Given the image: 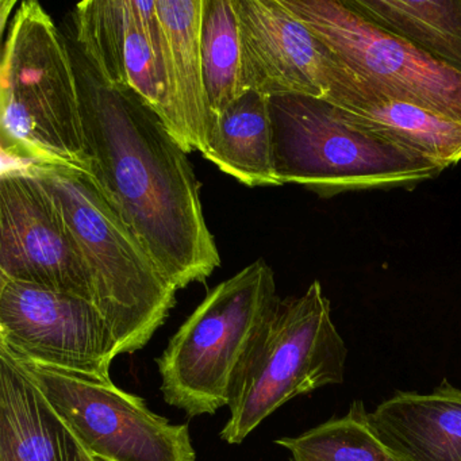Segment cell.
<instances>
[{
  "label": "cell",
  "instance_id": "4fadbf2b",
  "mask_svg": "<svg viewBox=\"0 0 461 461\" xmlns=\"http://www.w3.org/2000/svg\"><path fill=\"white\" fill-rule=\"evenodd\" d=\"M166 39L163 121L185 153L206 149L210 115L202 69L204 0H156Z\"/></svg>",
  "mask_w": 461,
  "mask_h": 461
},
{
  "label": "cell",
  "instance_id": "277c9868",
  "mask_svg": "<svg viewBox=\"0 0 461 461\" xmlns=\"http://www.w3.org/2000/svg\"><path fill=\"white\" fill-rule=\"evenodd\" d=\"M275 168L282 185L320 195L407 187L436 177L439 164L391 144L353 122L347 112L314 96H269Z\"/></svg>",
  "mask_w": 461,
  "mask_h": 461
},
{
  "label": "cell",
  "instance_id": "30bf717a",
  "mask_svg": "<svg viewBox=\"0 0 461 461\" xmlns=\"http://www.w3.org/2000/svg\"><path fill=\"white\" fill-rule=\"evenodd\" d=\"M0 350L21 360L112 380L120 345L95 304L0 277Z\"/></svg>",
  "mask_w": 461,
  "mask_h": 461
},
{
  "label": "cell",
  "instance_id": "5b68a950",
  "mask_svg": "<svg viewBox=\"0 0 461 461\" xmlns=\"http://www.w3.org/2000/svg\"><path fill=\"white\" fill-rule=\"evenodd\" d=\"M279 301L263 258L212 288L156 360L164 401L190 418L229 406L242 363Z\"/></svg>",
  "mask_w": 461,
  "mask_h": 461
},
{
  "label": "cell",
  "instance_id": "ba28073f",
  "mask_svg": "<svg viewBox=\"0 0 461 461\" xmlns=\"http://www.w3.org/2000/svg\"><path fill=\"white\" fill-rule=\"evenodd\" d=\"M279 2L372 87L461 123V74L380 28L347 0Z\"/></svg>",
  "mask_w": 461,
  "mask_h": 461
},
{
  "label": "cell",
  "instance_id": "e0dca14e",
  "mask_svg": "<svg viewBox=\"0 0 461 461\" xmlns=\"http://www.w3.org/2000/svg\"><path fill=\"white\" fill-rule=\"evenodd\" d=\"M204 158L248 187L283 185L275 168L269 96L249 90L217 118Z\"/></svg>",
  "mask_w": 461,
  "mask_h": 461
},
{
  "label": "cell",
  "instance_id": "d6986e66",
  "mask_svg": "<svg viewBox=\"0 0 461 461\" xmlns=\"http://www.w3.org/2000/svg\"><path fill=\"white\" fill-rule=\"evenodd\" d=\"M201 56L210 131L217 118L247 93L237 0H204Z\"/></svg>",
  "mask_w": 461,
  "mask_h": 461
},
{
  "label": "cell",
  "instance_id": "7c38bea8",
  "mask_svg": "<svg viewBox=\"0 0 461 461\" xmlns=\"http://www.w3.org/2000/svg\"><path fill=\"white\" fill-rule=\"evenodd\" d=\"M67 28L113 82L133 88L163 118L166 39L156 0H86Z\"/></svg>",
  "mask_w": 461,
  "mask_h": 461
},
{
  "label": "cell",
  "instance_id": "52a82bcc",
  "mask_svg": "<svg viewBox=\"0 0 461 461\" xmlns=\"http://www.w3.org/2000/svg\"><path fill=\"white\" fill-rule=\"evenodd\" d=\"M12 358L94 458L196 461L187 425L156 414L144 399L113 380Z\"/></svg>",
  "mask_w": 461,
  "mask_h": 461
},
{
  "label": "cell",
  "instance_id": "9c48e42d",
  "mask_svg": "<svg viewBox=\"0 0 461 461\" xmlns=\"http://www.w3.org/2000/svg\"><path fill=\"white\" fill-rule=\"evenodd\" d=\"M0 277L93 302L90 275L60 203L31 167L2 161Z\"/></svg>",
  "mask_w": 461,
  "mask_h": 461
},
{
  "label": "cell",
  "instance_id": "ac0fdd59",
  "mask_svg": "<svg viewBox=\"0 0 461 461\" xmlns=\"http://www.w3.org/2000/svg\"><path fill=\"white\" fill-rule=\"evenodd\" d=\"M380 28L461 74V0H347Z\"/></svg>",
  "mask_w": 461,
  "mask_h": 461
},
{
  "label": "cell",
  "instance_id": "9a60e30c",
  "mask_svg": "<svg viewBox=\"0 0 461 461\" xmlns=\"http://www.w3.org/2000/svg\"><path fill=\"white\" fill-rule=\"evenodd\" d=\"M368 418L403 461H461V390L447 379L430 393L398 391Z\"/></svg>",
  "mask_w": 461,
  "mask_h": 461
},
{
  "label": "cell",
  "instance_id": "7a4b0ae2",
  "mask_svg": "<svg viewBox=\"0 0 461 461\" xmlns=\"http://www.w3.org/2000/svg\"><path fill=\"white\" fill-rule=\"evenodd\" d=\"M2 161L91 176L82 104L63 31L44 7L23 2L0 64Z\"/></svg>",
  "mask_w": 461,
  "mask_h": 461
},
{
  "label": "cell",
  "instance_id": "8992f818",
  "mask_svg": "<svg viewBox=\"0 0 461 461\" xmlns=\"http://www.w3.org/2000/svg\"><path fill=\"white\" fill-rule=\"evenodd\" d=\"M347 356L318 280L303 295L280 299L237 375L221 439L241 444L291 399L341 384Z\"/></svg>",
  "mask_w": 461,
  "mask_h": 461
},
{
  "label": "cell",
  "instance_id": "3957f363",
  "mask_svg": "<svg viewBox=\"0 0 461 461\" xmlns=\"http://www.w3.org/2000/svg\"><path fill=\"white\" fill-rule=\"evenodd\" d=\"M31 167L60 203L90 275L93 302L113 329L121 355L150 341L176 304L167 280L88 175Z\"/></svg>",
  "mask_w": 461,
  "mask_h": 461
},
{
  "label": "cell",
  "instance_id": "2e32d148",
  "mask_svg": "<svg viewBox=\"0 0 461 461\" xmlns=\"http://www.w3.org/2000/svg\"><path fill=\"white\" fill-rule=\"evenodd\" d=\"M331 104L353 122L396 147L447 168L461 160V123L409 102L390 98L356 77L336 88Z\"/></svg>",
  "mask_w": 461,
  "mask_h": 461
},
{
  "label": "cell",
  "instance_id": "ffe728a7",
  "mask_svg": "<svg viewBox=\"0 0 461 461\" xmlns=\"http://www.w3.org/2000/svg\"><path fill=\"white\" fill-rule=\"evenodd\" d=\"M368 414L363 402L355 401L342 417L275 444L290 452L288 461H403L382 441Z\"/></svg>",
  "mask_w": 461,
  "mask_h": 461
},
{
  "label": "cell",
  "instance_id": "5bb4252c",
  "mask_svg": "<svg viewBox=\"0 0 461 461\" xmlns=\"http://www.w3.org/2000/svg\"><path fill=\"white\" fill-rule=\"evenodd\" d=\"M0 461H96L41 391L2 350Z\"/></svg>",
  "mask_w": 461,
  "mask_h": 461
},
{
  "label": "cell",
  "instance_id": "8fae6325",
  "mask_svg": "<svg viewBox=\"0 0 461 461\" xmlns=\"http://www.w3.org/2000/svg\"><path fill=\"white\" fill-rule=\"evenodd\" d=\"M247 91L330 99L355 72L279 0H237Z\"/></svg>",
  "mask_w": 461,
  "mask_h": 461
},
{
  "label": "cell",
  "instance_id": "44dd1931",
  "mask_svg": "<svg viewBox=\"0 0 461 461\" xmlns=\"http://www.w3.org/2000/svg\"><path fill=\"white\" fill-rule=\"evenodd\" d=\"M96 461H102V460H98V458H95Z\"/></svg>",
  "mask_w": 461,
  "mask_h": 461
},
{
  "label": "cell",
  "instance_id": "6da1fadb",
  "mask_svg": "<svg viewBox=\"0 0 461 461\" xmlns=\"http://www.w3.org/2000/svg\"><path fill=\"white\" fill-rule=\"evenodd\" d=\"M82 104L91 179L176 290L221 266L187 153L158 113L113 82L67 28Z\"/></svg>",
  "mask_w": 461,
  "mask_h": 461
}]
</instances>
